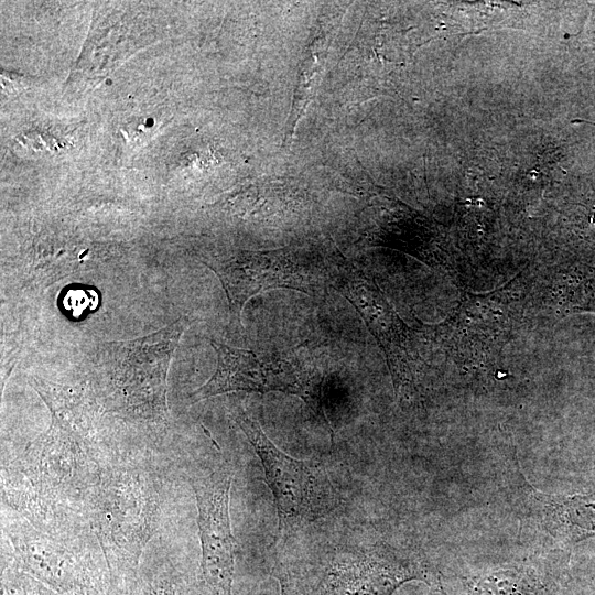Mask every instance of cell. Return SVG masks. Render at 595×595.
I'll return each mask as SVG.
<instances>
[{"label":"cell","mask_w":595,"mask_h":595,"mask_svg":"<svg viewBox=\"0 0 595 595\" xmlns=\"http://www.w3.org/2000/svg\"><path fill=\"white\" fill-rule=\"evenodd\" d=\"M333 285L351 303L380 346L397 394L411 399L416 391L418 354L409 327L374 279L346 260L336 263Z\"/></svg>","instance_id":"cell-7"},{"label":"cell","mask_w":595,"mask_h":595,"mask_svg":"<svg viewBox=\"0 0 595 595\" xmlns=\"http://www.w3.org/2000/svg\"><path fill=\"white\" fill-rule=\"evenodd\" d=\"M197 506L202 549L196 595H232L236 540L231 532V472L220 467L190 479Z\"/></svg>","instance_id":"cell-8"},{"label":"cell","mask_w":595,"mask_h":595,"mask_svg":"<svg viewBox=\"0 0 595 595\" xmlns=\"http://www.w3.org/2000/svg\"><path fill=\"white\" fill-rule=\"evenodd\" d=\"M1 595H58L23 571L12 558L2 563Z\"/></svg>","instance_id":"cell-13"},{"label":"cell","mask_w":595,"mask_h":595,"mask_svg":"<svg viewBox=\"0 0 595 595\" xmlns=\"http://www.w3.org/2000/svg\"><path fill=\"white\" fill-rule=\"evenodd\" d=\"M33 388L51 413L45 433L26 447V474L35 495L47 505L60 496L85 498L110 462L96 440L95 409L80 391L33 379Z\"/></svg>","instance_id":"cell-2"},{"label":"cell","mask_w":595,"mask_h":595,"mask_svg":"<svg viewBox=\"0 0 595 595\" xmlns=\"http://www.w3.org/2000/svg\"><path fill=\"white\" fill-rule=\"evenodd\" d=\"M3 531L19 566L56 594L107 595L90 552L54 524L21 516L7 519Z\"/></svg>","instance_id":"cell-5"},{"label":"cell","mask_w":595,"mask_h":595,"mask_svg":"<svg viewBox=\"0 0 595 595\" xmlns=\"http://www.w3.org/2000/svg\"><path fill=\"white\" fill-rule=\"evenodd\" d=\"M207 266L221 282L229 307L238 317L250 298L267 290L283 288L312 294L307 271L283 250L239 251Z\"/></svg>","instance_id":"cell-10"},{"label":"cell","mask_w":595,"mask_h":595,"mask_svg":"<svg viewBox=\"0 0 595 595\" xmlns=\"http://www.w3.org/2000/svg\"><path fill=\"white\" fill-rule=\"evenodd\" d=\"M62 303L66 312L77 318L97 306L98 295L89 288H69L64 291Z\"/></svg>","instance_id":"cell-15"},{"label":"cell","mask_w":595,"mask_h":595,"mask_svg":"<svg viewBox=\"0 0 595 595\" xmlns=\"http://www.w3.org/2000/svg\"><path fill=\"white\" fill-rule=\"evenodd\" d=\"M235 419L262 463L280 527L312 522L336 507V493L320 462L285 454L245 413H238Z\"/></svg>","instance_id":"cell-6"},{"label":"cell","mask_w":595,"mask_h":595,"mask_svg":"<svg viewBox=\"0 0 595 595\" xmlns=\"http://www.w3.org/2000/svg\"><path fill=\"white\" fill-rule=\"evenodd\" d=\"M143 595H186L181 578L165 567L152 573L143 584Z\"/></svg>","instance_id":"cell-14"},{"label":"cell","mask_w":595,"mask_h":595,"mask_svg":"<svg viewBox=\"0 0 595 595\" xmlns=\"http://www.w3.org/2000/svg\"><path fill=\"white\" fill-rule=\"evenodd\" d=\"M575 122H585V123L594 125V126H595V122H591V121H587V120H584V119H577V120H574V123H575Z\"/></svg>","instance_id":"cell-17"},{"label":"cell","mask_w":595,"mask_h":595,"mask_svg":"<svg viewBox=\"0 0 595 595\" xmlns=\"http://www.w3.org/2000/svg\"><path fill=\"white\" fill-rule=\"evenodd\" d=\"M273 576L279 581L281 595H300V592L285 567L277 565L272 570Z\"/></svg>","instance_id":"cell-16"},{"label":"cell","mask_w":595,"mask_h":595,"mask_svg":"<svg viewBox=\"0 0 595 595\" xmlns=\"http://www.w3.org/2000/svg\"><path fill=\"white\" fill-rule=\"evenodd\" d=\"M161 511V482L144 462H109L84 498V515L111 577L131 588Z\"/></svg>","instance_id":"cell-1"},{"label":"cell","mask_w":595,"mask_h":595,"mask_svg":"<svg viewBox=\"0 0 595 595\" xmlns=\"http://www.w3.org/2000/svg\"><path fill=\"white\" fill-rule=\"evenodd\" d=\"M532 271H523L502 288L484 294L467 293L445 321L424 326L459 367L489 365L521 329L529 326L528 294Z\"/></svg>","instance_id":"cell-3"},{"label":"cell","mask_w":595,"mask_h":595,"mask_svg":"<svg viewBox=\"0 0 595 595\" xmlns=\"http://www.w3.org/2000/svg\"><path fill=\"white\" fill-rule=\"evenodd\" d=\"M595 312V268L578 266L533 273L528 295L530 325Z\"/></svg>","instance_id":"cell-11"},{"label":"cell","mask_w":595,"mask_h":595,"mask_svg":"<svg viewBox=\"0 0 595 595\" xmlns=\"http://www.w3.org/2000/svg\"><path fill=\"white\" fill-rule=\"evenodd\" d=\"M188 324V317L181 316L147 336L104 344L108 410L137 420L166 419L167 372Z\"/></svg>","instance_id":"cell-4"},{"label":"cell","mask_w":595,"mask_h":595,"mask_svg":"<svg viewBox=\"0 0 595 595\" xmlns=\"http://www.w3.org/2000/svg\"><path fill=\"white\" fill-rule=\"evenodd\" d=\"M217 354L213 376L190 394L193 402L235 392H283L318 404L320 385L315 378L283 359H260L252 351L210 342Z\"/></svg>","instance_id":"cell-9"},{"label":"cell","mask_w":595,"mask_h":595,"mask_svg":"<svg viewBox=\"0 0 595 595\" xmlns=\"http://www.w3.org/2000/svg\"><path fill=\"white\" fill-rule=\"evenodd\" d=\"M416 573L379 553L345 554L326 567L320 595H391L401 583L418 577Z\"/></svg>","instance_id":"cell-12"}]
</instances>
